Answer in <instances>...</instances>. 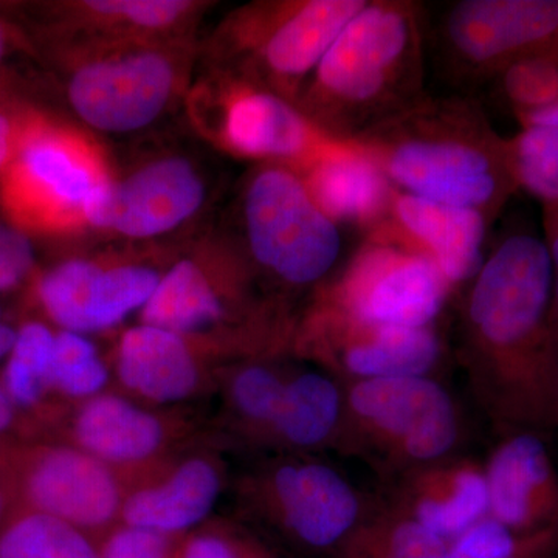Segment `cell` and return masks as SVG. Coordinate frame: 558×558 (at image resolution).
Returning a JSON list of instances; mask_svg holds the SVG:
<instances>
[{
  "mask_svg": "<svg viewBox=\"0 0 558 558\" xmlns=\"http://www.w3.org/2000/svg\"><path fill=\"white\" fill-rule=\"evenodd\" d=\"M553 269L545 241L509 231L465 286L459 360L473 399L501 435L558 428Z\"/></svg>",
  "mask_w": 558,
  "mask_h": 558,
  "instance_id": "1",
  "label": "cell"
},
{
  "mask_svg": "<svg viewBox=\"0 0 558 558\" xmlns=\"http://www.w3.org/2000/svg\"><path fill=\"white\" fill-rule=\"evenodd\" d=\"M355 143L400 193L497 218L517 193L508 138L472 94L424 95L374 124Z\"/></svg>",
  "mask_w": 558,
  "mask_h": 558,
  "instance_id": "2",
  "label": "cell"
},
{
  "mask_svg": "<svg viewBox=\"0 0 558 558\" xmlns=\"http://www.w3.org/2000/svg\"><path fill=\"white\" fill-rule=\"evenodd\" d=\"M427 7L366 0L344 25L296 106L330 137H357L425 94Z\"/></svg>",
  "mask_w": 558,
  "mask_h": 558,
  "instance_id": "3",
  "label": "cell"
},
{
  "mask_svg": "<svg viewBox=\"0 0 558 558\" xmlns=\"http://www.w3.org/2000/svg\"><path fill=\"white\" fill-rule=\"evenodd\" d=\"M339 453L362 459L388 481L458 457L465 418L435 376L388 377L343 384Z\"/></svg>",
  "mask_w": 558,
  "mask_h": 558,
  "instance_id": "4",
  "label": "cell"
},
{
  "mask_svg": "<svg viewBox=\"0 0 558 558\" xmlns=\"http://www.w3.org/2000/svg\"><path fill=\"white\" fill-rule=\"evenodd\" d=\"M242 508L293 548L333 558L368 519L377 498L315 454H282L245 472Z\"/></svg>",
  "mask_w": 558,
  "mask_h": 558,
  "instance_id": "5",
  "label": "cell"
},
{
  "mask_svg": "<svg viewBox=\"0 0 558 558\" xmlns=\"http://www.w3.org/2000/svg\"><path fill=\"white\" fill-rule=\"evenodd\" d=\"M244 227L253 274L281 293L317 290L336 274L341 227L312 199L299 172L266 163L250 178Z\"/></svg>",
  "mask_w": 558,
  "mask_h": 558,
  "instance_id": "6",
  "label": "cell"
},
{
  "mask_svg": "<svg viewBox=\"0 0 558 558\" xmlns=\"http://www.w3.org/2000/svg\"><path fill=\"white\" fill-rule=\"evenodd\" d=\"M108 182L83 135L31 117L20 121L13 156L0 172V207L21 230H72L86 223L87 202Z\"/></svg>",
  "mask_w": 558,
  "mask_h": 558,
  "instance_id": "7",
  "label": "cell"
},
{
  "mask_svg": "<svg viewBox=\"0 0 558 558\" xmlns=\"http://www.w3.org/2000/svg\"><path fill=\"white\" fill-rule=\"evenodd\" d=\"M453 293L438 267L387 220L312 300L369 325L428 328L438 326Z\"/></svg>",
  "mask_w": 558,
  "mask_h": 558,
  "instance_id": "8",
  "label": "cell"
},
{
  "mask_svg": "<svg viewBox=\"0 0 558 558\" xmlns=\"http://www.w3.org/2000/svg\"><path fill=\"white\" fill-rule=\"evenodd\" d=\"M558 40V0H457L428 24L440 75L458 89L490 83L501 70Z\"/></svg>",
  "mask_w": 558,
  "mask_h": 558,
  "instance_id": "9",
  "label": "cell"
},
{
  "mask_svg": "<svg viewBox=\"0 0 558 558\" xmlns=\"http://www.w3.org/2000/svg\"><path fill=\"white\" fill-rule=\"evenodd\" d=\"M366 0H299L248 7L231 25L241 78L295 102L318 62Z\"/></svg>",
  "mask_w": 558,
  "mask_h": 558,
  "instance_id": "10",
  "label": "cell"
},
{
  "mask_svg": "<svg viewBox=\"0 0 558 558\" xmlns=\"http://www.w3.org/2000/svg\"><path fill=\"white\" fill-rule=\"evenodd\" d=\"M292 352L341 384H352L435 376L446 355V344L438 326L369 325L312 300L296 322Z\"/></svg>",
  "mask_w": 558,
  "mask_h": 558,
  "instance_id": "11",
  "label": "cell"
},
{
  "mask_svg": "<svg viewBox=\"0 0 558 558\" xmlns=\"http://www.w3.org/2000/svg\"><path fill=\"white\" fill-rule=\"evenodd\" d=\"M13 487L24 508L53 517L98 542L120 523L126 483L100 459L69 442L22 451Z\"/></svg>",
  "mask_w": 558,
  "mask_h": 558,
  "instance_id": "12",
  "label": "cell"
},
{
  "mask_svg": "<svg viewBox=\"0 0 558 558\" xmlns=\"http://www.w3.org/2000/svg\"><path fill=\"white\" fill-rule=\"evenodd\" d=\"M174 87L172 62L160 51L140 50L84 64L70 80L69 100L95 130L130 132L153 123Z\"/></svg>",
  "mask_w": 558,
  "mask_h": 558,
  "instance_id": "13",
  "label": "cell"
},
{
  "mask_svg": "<svg viewBox=\"0 0 558 558\" xmlns=\"http://www.w3.org/2000/svg\"><path fill=\"white\" fill-rule=\"evenodd\" d=\"M219 135L236 156L296 172L343 142L319 130L295 102L241 76L227 87Z\"/></svg>",
  "mask_w": 558,
  "mask_h": 558,
  "instance_id": "14",
  "label": "cell"
},
{
  "mask_svg": "<svg viewBox=\"0 0 558 558\" xmlns=\"http://www.w3.org/2000/svg\"><path fill=\"white\" fill-rule=\"evenodd\" d=\"M161 275L148 266H101L72 259L39 278L36 296L47 317L61 330L90 333L116 328L132 312H142Z\"/></svg>",
  "mask_w": 558,
  "mask_h": 558,
  "instance_id": "15",
  "label": "cell"
},
{
  "mask_svg": "<svg viewBox=\"0 0 558 558\" xmlns=\"http://www.w3.org/2000/svg\"><path fill=\"white\" fill-rule=\"evenodd\" d=\"M172 417L123 392L106 391L75 407L69 444L100 459L126 483L170 459L186 433V425Z\"/></svg>",
  "mask_w": 558,
  "mask_h": 558,
  "instance_id": "16",
  "label": "cell"
},
{
  "mask_svg": "<svg viewBox=\"0 0 558 558\" xmlns=\"http://www.w3.org/2000/svg\"><path fill=\"white\" fill-rule=\"evenodd\" d=\"M216 360L190 337L140 323L121 333L112 369L123 395L165 409L193 402L218 387Z\"/></svg>",
  "mask_w": 558,
  "mask_h": 558,
  "instance_id": "17",
  "label": "cell"
},
{
  "mask_svg": "<svg viewBox=\"0 0 558 558\" xmlns=\"http://www.w3.org/2000/svg\"><path fill=\"white\" fill-rule=\"evenodd\" d=\"M204 197V183L193 165L171 157L95 191L84 208V222L143 240L185 222L201 208Z\"/></svg>",
  "mask_w": 558,
  "mask_h": 558,
  "instance_id": "18",
  "label": "cell"
},
{
  "mask_svg": "<svg viewBox=\"0 0 558 558\" xmlns=\"http://www.w3.org/2000/svg\"><path fill=\"white\" fill-rule=\"evenodd\" d=\"M227 484L222 459L194 451L126 481L120 523L185 537L215 510Z\"/></svg>",
  "mask_w": 558,
  "mask_h": 558,
  "instance_id": "19",
  "label": "cell"
},
{
  "mask_svg": "<svg viewBox=\"0 0 558 558\" xmlns=\"http://www.w3.org/2000/svg\"><path fill=\"white\" fill-rule=\"evenodd\" d=\"M484 472L487 517L519 534L558 527V472L538 433L502 435Z\"/></svg>",
  "mask_w": 558,
  "mask_h": 558,
  "instance_id": "20",
  "label": "cell"
},
{
  "mask_svg": "<svg viewBox=\"0 0 558 558\" xmlns=\"http://www.w3.org/2000/svg\"><path fill=\"white\" fill-rule=\"evenodd\" d=\"M385 501L451 543L487 517L484 464L458 454L413 470L389 481Z\"/></svg>",
  "mask_w": 558,
  "mask_h": 558,
  "instance_id": "21",
  "label": "cell"
},
{
  "mask_svg": "<svg viewBox=\"0 0 558 558\" xmlns=\"http://www.w3.org/2000/svg\"><path fill=\"white\" fill-rule=\"evenodd\" d=\"M388 220L438 267L453 292L465 288L486 259L492 220L478 209L440 204L396 190Z\"/></svg>",
  "mask_w": 558,
  "mask_h": 558,
  "instance_id": "22",
  "label": "cell"
},
{
  "mask_svg": "<svg viewBox=\"0 0 558 558\" xmlns=\"http://www.w3.org/2000/svg\"><path fill=\"white\" fill-rule=\"evenodd\" d=\"M299 174L312 199L339 227L366 234L389 219L396 189L355 143L343 140Z\"/></svg>",
  "mask_w": 558,
  "mask_h": 558,
  "instance_id": "23",
  "label": "cell"
},
{
  "mask_svg": "<svg viewBox=\"0 0 558 558\" xmlns=\"http://www.w3.org/2000/svg\"><path fill=\"white\" fill-rule=\"evenodd\" d=\"M343 422V384L317 366H292L264 450L315 457L339 451Z\"/></svg>",
  "mask_w": 558,
  "mask_h": 558,
  "instance_id": "24",
  "label": "cell"
},
{
  "mask_svg": "<svg viewBox=\"0 0 558 558\" xmlns=\"http://www.w3.org/2000/svg\"><path fill=\"white\" fill-rule=\"evenodd\" d=\"M290 369L279 355H266L240 360L220 371L223 416L242 446L264 450Z\"/></svg>",
  "mask_w": 558,
  "mask_h": 558,
  "instance_id": "25",
  "label": "cell"
},
{
  "mask_svg": "<svg viewBox=\"0 0 558 558\" xmlns=\"http://www.w3.org/2000/svg\"><path fill=\"white\" fill-rule=\"evenodd\" d=\"M449 545L377 499L368 519L333 558H446Z\"/></svg>",
  "mask_w": 558,
  "mask_h": 558,
  "instance_id": "26",
  "label": "cell"
},
{
  "mask_svg": "<svg viewBox=\"0 0 558 558\" xmlns=\"http://www.w3.org/2000/svg\"><path fill=\"white\" fill-rule=\"evenodd\" d=\"M54 336L49 326L28 322L17 329L16 343L5 360L0 384L17 413H33L46 405L51 392Z\"/></svg>",
  "mask_w": 558,
  "mask_h": 558,
  "instance_id": "27",
  "label": "cell"
},
{
  "mask_svg": "<svg viewBox=\"0 0 558 558\" xmlns=\"http://www.w3.org/2000/svg\"><path fill=\"white\" fill-rule=\"evenodd\" d=\"M0 558H101L86 532L44 513L21 510L0 529Z\"/></svg>",
  "mask_w": 558,
  "mask_h": 558,
  "instance_id": "28",
  "label": "cell"
},
{
  "mask_svg": "<svg viewBox=\"0 0 558 558\" xmlns=\"http://www.w3.org/2000/svg\"><path fill=\"white\" fill-rule=\"evenodd\" d=\"M488 84L519 121L558 105V40L512 62Z\"/></svg>",
  "mask_w": 558,
  "mask_h": 558,
  "instance_id": "29",
  "label": "cell"
},
{
  "mask_svg": "<svg viewBox=\"0 0 558 558\" xmlns=\"http://www.w3.org/2000/svg\"><path fill=\"white\" fill-rule=\"evenodd\" d=\"M112 368L86 333L60 330L54 336L51 392L68 402H86L109 391Z\"/></svg>",
  "mask_w": 558,
  "mask_h": 558,
  "instance_id": "30",
  "label": "cell"
},
{
  "mask_svg": "<svg viewBox=\"0 0 558 558\" xmlns=\"http://www.w3.org/2000/svg\"><path fill=\"white\" fill-rule=\"evenodd\" d=\"M510 171L519 190L543 205L558 204V126L532 124L508 138Z\"/></svg>",
  "mask_w": 558,
  "mask_h": 558,
  "instance_id": "31",
  "label": "cell"
},
{
  "mask_svg": "<svg viewBox=\"0 0 558 558\" xmlns=\"http://www.w3.org/2000/svg\"><path fill=\"white\" fill-rule=\"evenodd\" d=\"M558 550V527L519 534L490 517L450 543L446 558H553Z\"/></svg>",
  "mask_w": 558,
  "mask_h": 558,
  "instance_id": "32",
  "label": "cell"
},
{
  "mask_svg": "<svg viewBox=\"0 0 558 558\" xmlns=\"http://www.w3.org/2000/svg\"><path fill=\"white\" fill-rule=\"evenodd\" d=\"M194 3L183 0H94L84 9L94 16L137 31H163L185 17Z\"/></svg>",
  "mask_w": 558,
  "mask_h": 558,
  "instance_id": "33",
  "label": "cell"
},
{
  "mask_svg": "<svg viewBox=\"0 0 558 558\" xmlns=\"http://www.w3.org/2000/svg\"><path fill=\"white\" fill-rule=\"evenodd\" d=\"M182 538L119 523L98 539L97 548L101 558H179Z\"/></svg>",
  "mask_w": 558,
  "mask_h": 558,
  "instance_id": "34",
  "label": "cell"
},
{
  "mask_svg": "<svg viewBox=\"0 0 558 558\" xmlns=\"http://www.w3.org/2000/svg\"><path fill=\"white\" fill-rule=\"evenodd\" d=\"M33 250L21 230L0 227V292H7L31 274Z\"/></svg>",
  "mask_w": 558,
  "mask_h": 558,
  "instance_id": "35",
  "label": "cell"
},
{
  "mask_svg": "<svg viewBox=\"0 0 558 558\" xmlns=\"http://www.w3.org/2000/svg\"><path fill=\"white\" fill-rule=\"evenodd\" d=\"M179 558H236L234 529L220 524L191 532L180 542Z\"/></svg>",
  "mask_w": 558,
  "mask_h": 558,
  "instance_id": "36",
  "label": "cell"
},
{
  "mask_svg": "<svg viewBox=\"0 0 558 558\" xmlns=\"http://www.w3.org/2000/svg\"><path fill=\"white\" fill-rule=\"evenodd\" d=\"M546 248L553 269V300H550V328L558 348V204L543 205Z\"/></svg>",
  "mask_w": 558,
  "mask_h": 558,
  "instance_id": "37",
  "label": "cell"
},
{
  "mask_svg": "<svg viewBox=\"0 0 558 558\" xmlns=\"http://www.w3.org/2000/svg\"><path fill=\"white\" fill-rule=\"evenodd\" d=\"M20 123H14L5 113L0 112V172L5 170L16 146Z\"/></svg>",
  "mask_w": 558,
  "mask_h": 558,
  "instance_id": "38",
  "label": "cell"
},
{
  "mask_svg": "<svg viewBox=\"0 0 558 558\" xmlns=\"http://www.w3.org/2000/svg\"><path fill=\"white\" fill-rule=\"evenodd\" d=\"M234 543H236V558H275L259 542L242 532L234 531Z\"/></svg>",
  "mask_w": 558,
  "mask_h": 558,
  "instance_id": "39",
  "label": "cell"
},
{
  "mask_svg": "<svg viewBox=\"0 0 558 558\" xmlns=\"http://www.w3.org/2000/svg\"><path fill=\"white\" fill-rule=\"evenodd\" d=\"M17 416H20V413L14 409L5 389L0 384V435L10 432L16 425Z\"/></svg>",
  "mask_w": 558,
  "mask_h": 558,
  "instance_id": "40",
  "label": "cell"
},
{
  "mask_svg": "<svg viewBox=\"0 0 558 558\" xmlns=\"http://www.w3.org/2000/svg\"><path fill=\"white\" fill-rule=\"evenodd\" d=\"M521 128L532 126V124H546V126H558V105L553 108L542 110V112L532 113L520 120Z\"/></svg>",
  "mask_w": 558,
  "mask_h": 558,
  "instance_id": "41",
  "label": "cell"
},
{
  "mask_svg": "<svg viewBox=\"0 0 558 558\" xmlns=\"http://www.w3.org/2000/svg\"><path fill=\"white\" fill-rule=\"evenodd\" d=\"M17 330L0 319V362L9 359L16 343Z\"/></svg>",
  "mask_w": 558,
  "mask_h": 558,
  "instance_id": "42",
  "label": "cell"
},
{
  "mask_svg": "<svg viewBox=\"0 0 558 558\" xmlns=\"http://www.w3.org/2000/svg\"><path fill=\"white\" fill-rule=\"evenodd\" d=\"M7 506H9V492L0 484V523L7 513Z\"/></svg>",
  "mask_w": 558,
  "mask_h": 558,
  "instance_id": "43",
  "label": "cell"
},
{
  "mask_svg": "<svg viewBox=\"0 0 558 558\" xmlns=\"http://www.w3.org/2000/svg\"><path fill=\"white\" fill-rule=\"evenodd\" d=\"M5 46H7L5 28H3V25L0 24V61H2L3 53H5Z\"/></svg>",
  "mask_w": 558,
  "mask_h": 558,
  "instance_id": "44",
  "label": "cell"
},
{
  "mask_svg": "<svg viewBox=\"0 0 558 558\" xmlns=\"http://www.w3.org/2000/svg\"><path fill=\"white\" fill-rule=\"evenodd\" d=\"M0 319H2V310H0Z\"/></svg>",
  "mask_w": 558,
  "mask_h": 558,
  "instance_id": "45",
  "label": "cell"
}]
</instances>
